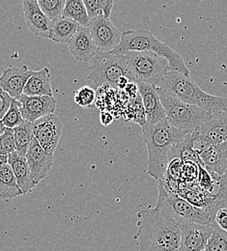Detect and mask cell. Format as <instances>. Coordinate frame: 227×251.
Returning a JSON list of instances; mask_svg holds the SVG:
<instances>
[{"label":"cell","instance_id":"6da1fadb","mask_svg":"<svg viewBox=\"0 0 227 251\" xmlns=\"http://www.w3.org/2000/svg\"><path fill=\"white\" fill-rule=\"evenodd\" d=\"M190 131L170 125L167 120L159 124L146 123L142 134L148 150V173L157 181L162 180L168 164L178 158L179 147Z\"/></svg>","mask_w":227,"mask_h":251},{"label":"cell","instance_id":"7a4b0ae2","mask_svg":"<svg viewBox=\"0 0 227 251\" xmlns=\"http://www.w3.org/2000/svg\"><path fill=\"white\" fill-rule=\"evenodd\" d=\"M137 251H178L181 223L156 208L137 214Z\"/></svg>","mask_w":227,"mask_h":251},{"label":"cell","instance_id":"3957f363","mask_svg":"<svg viewBox=\"0 0 227 251\" xmlns=\"http://www.w3.org/2000/svg\"><path fill=\"white\" fill-rule=\"evenodd\" d=\"M158 88H162L182 101L199 106L209 113L227 111V98L204 92L191 75H185L178 72L169 71L165 75L162 85Z\"/></svg>","mask_w":227,"mask_h":251},{"label":"cell","instance_id":"277c9868","mask_svg":"<svg viewBox=\"0 0 227 251\" xmlns=\"http://www.w3.org/2000/svg\"><path fill=\"white\" fill-rule=\"evenodd\" d=\"M130 51H151L165 58L171 71L190 75L183 58L165 43L158 40L148 30H129L122 33L119 46L112 51L116 54L126 55Z\"/></svg>","mask_w":227,"mask_h":251},{"label":"cell","instance_id":"5b68a950","mask_svg":"<svg viewBox=\"0 0 227 251\" xmlns=\"http://www.w3.org/2000/svg\"><path fill=\"white\" fill-rule=\"evenodd\" d=\"M127 77L134 83L160 87L170 70L168 61L151 51H130L126 55Z\"/></svg>","mask_w":227,"mask_h":251},{"label":"cell","instance_id":"8992f818","mask_svg":"<svg viewBox=\"0 0 227 251\" xmlns=\"http://www.w3.org/2000/svg\"><path fill=\"white\" fill-rule=\"evenodd\" d=\"M159 197L156 209L180 223L214 225V215L207 209L198 208L179 194L169 191L158 181Z\"/></svg>","mask_w":227,"mask_h":251},{"label":"cell","instance_id":"52a82bcc","mask_svg":"<svg viewBox=\"0 0 227 251\" xmlns=\"http://www.w3.org/2000/svg\"><path fill=\"white\" fill-rule=\"evenodd\" d=\"M170 125L187 131H193L210 116L211 113L199 106L182 101L162 88H157Z\"/></svg>","mask_w":227,"mask_h":251},{"label":"cell","instance_id":"ba28073f","mask_svg":"<svg viewBox=\"0 0 227 251\" xmlns=\"http://www.w3.org/2000/svg\"><path fill=\"white\" fill-rule=\"evenodd\" d=\"M90 66L88 79H91L96 87L109 85L118 89V81L127 76V59L125 55L112 51H98Z\"/></svg>","mask_w":227,"mask_h":251},{"label":"cell","instance_id":"9c48e42d","mask_svg":"<svg viewBox=\"0 0 227 251\" xmlns=\"http://www.w3.org/2000/svg\"><path fill=\"white\" fill-rule=\"evenodd\" d=\"M191 138L197 154L207 146L227 141V111L211 113L199 127L191 131Z\"/></svg>","mask_w":227,"mask_h":251},{"label":"cell","instance_id":"30bf717a","mask_svg":"<svg viewBox=\"0 0 227 251\" xmlns=\"http://www.w3.org/2000/svg\"><path fill=\"white\" fill-rule=\"evenodd\" d=\"M33 134L43 149L50 155H54L63 132V125L54 113L44 116L33 122Z\"/></svg>","mask_w":227,"mask_h":251},{"label":"cell","instance_id":"8fae6325","mask_svg":"<svg viewBox=\"0 0 227 251\" xmlns=\"http://www.w3.org/2000/svg\"><path fill=\"white\" fill-rule=\"evenodd\" d=\"M89 31L101 51H113L120 44L122 33L103 15L91 19Z\"/></svg>","mask_w":227,"mask_h":251},{"label":"cell","instance_id":"7c38bea8","mask_svg":"<svg viewBox=\"0 0 227 251\" xmlns=\"http://www.w3.org/2000/svg\"><path fill=\"white\" fill-rule=\"evenodd\" d=\"M214 227L198 223H181V241L178 251H203Z\"/></svg>","mask_w":227,"mask_h":251},{"label":"cell","instance_id":"4fadbf2b","mask_svg":"<svg viewBox=\"0 0 227 251\" xmlns=\"http://www.w3.org/2000/svg\"><path fill=\"white\" fill-rule=\"evenodd\" d=\"M20 108L25 120L35 122L36 120L54 113L56 109V100L50 96H27L23 94L18 100Z\"/></svg>","mask_w":227,"mask_h":251},{"label":"cell","instance_id":"5bb4252c","mask_svg":"<svg viewBox=\"0 0 227 251\" xmlns=\"http://www.w3.org/2000/svg\"><path fill=\"white\" fill-rule=\"evenodd\" d=\"M25 157L31 171L33 183L37 186L50 173L54 163V155L47 153L34 137Z\"/></svg>","mask_w":227,"mask_h":251},{"label":"cell","instance_id":"9a60e30c","mask_svg":"<svg viewBox=\"0 0 227 251\" xmlns=\"http://www.w3.org/2000/svg\"><path fill=\"white\" fill-rule=\"evenodd\" d=\"M34 73V71L28 70L26 66L10 67L4 70L0 75V88L13 99L19 100L24 93V88L27 80Z\"/></svg>","mask_w":227,"mask_h":251},{"label":"cell","instance_id":"2e32d148","mask_svg":"<svg viewBox=\"0 0 227 251\" xmlns=\"http://www.w3.org/2000/svg\"><path fill=\"white\" fill-rule=\"evenodd\" d=\"M136 84L138 88V93L141 97L144 106L147 123L155 125L165 121V110L163 108L161 98L157 91V87L146 83Z\"/></svg>","mask_w":227,"mask_h":251},{"label":"cell","instance_id":"e0dca14e","mask_svg":"<svg viewBox=\"0 0 227 251\" xmlns=\"http://www.w3.org/2000/svg\"><path fill=\"white\" fill-rule=\"evenodd\" d=\"M67 45L75 59L79 62L93 60L99 51L88 27L80 26Z\"/></svg>","mask_w":227,"mask_h":251},{"label":"cell","instance_id":"ac0fdd59","mask_svg":"<svg viewBox=\"0 0 227 251\" xmlns=\"http://www.w3.org/2000/svg\"><path fill=\"white\" fill-rule=\"evenodd\" d=\"M25 20L27 27L34 35L50 39V21L41 10L37 0H23Z\"/></svg>","mask_w":227,"mask_h":251},{"label":"cell","instance_id":"d6986e66","mask_svg":"<svg viewBox=\"0 0 227 251\" xmlns=\"http://www.w3.org/2000/svg\"><path fill=\"white\" fill-rule=\"evenodd\" d=\"M198 155L208 171L219 176H227V141L207 146Z\"/></svg>","mask_w":227,"mask_h":251},{"label":"cell","instance_id":"ffe728a7","mask_svg":"<svg viewBox=\"0 0 227 251\" xmlns=\"http://www.w3.org/2000/svg\"><path fill=\"white\" fill-rule=\"evenodd\" d=\"M8 163L15 174L18 186L23 194L30 192L36 186L33 183L31 171L26 157H22L17 152H14L8 156Z\"/></svg>","mask_w":227,"mask_h":251},{"label":"cell","instance_id":"44dd1931","mask_svg":"<svg viewBox=\"0 0 227 251\" xmlns=\"http://www.w3.org/2000/svg\"><path fill=\"white\" fill-rule=\"evenodd\" d=\"M23 94L27 96H50L53 97L50 73L48 68H44L34 73L32 76L27 80Z\"/></svg>","mask_w":227,"mask_h":251},{"label":"cell","instance_id":"7402d4cb","mask_svg":"<svg viewBox=\"0 0 227 251\" xmlns=\"http://www.w3.org/2000/svg\"><path fill=\"white\" fill-rule=\"evenodd\" d=\"M79 27L80 25L76 22L69 18L61 17L50 23V39L55 43L68 44Z\"/></svg>","mask_w":227,"mask_h":251},{"label":"cell","instance_id":"603a6c76","mask_svg":"<svg viewBox=\"0 0 227 251\" xmlns=\"http://www.w3.org/2000/svg\"><path fill=\"white\" fill-rule=\"evenodd\" d=\"M24 195L9 163L0 169V199H12Z\"/></svg>","mask_w":227,"mask_h":251},{"label":"cell","instance_id":"cb8c5ba5","mask_svg":"<svg viewBox=\"0 0 227 251\" xmlns=\"http://www.w3.org/2000/svg\"><path fill=\"white\" fill-rule=\"evenodd\" d=\"M13 129L15 135L16 152L20 156L25 157L34 138L32 123L25 120L21 125Z\"/></svg>","mask_w":227,"mask_h":251},{"label":"cell","instance_id":"d4e9b609","mask_svg":"<svg viewBox=\"0 0 227 251\" xmlns=\"http://www.w3.org/2000/svg\"><path fill=\"white\" fill-rule=\"evenodd\" d=\"M62 17L76 22L80 26L88 27L90 19L88 17L83 0H66Z\"/></svg>","mask_w":227,"mask_h":251},{"label":"cell","instance_id":"484cf974","mask_svg":"<svg viewBox=\"0 0 227 251\" xmlns=\"http://www.w3.org/2000/svg\"><path fill=\"white\" fill-rule=\"evenodd\" d=\"M41 10L50 22L62 17L65 8L66 0H37Z\"/></svg>","mask_w":227,"mask_h":251},{"label":"cell","instance_id":"4316f807","mask_svg":"<svg viewBox=\"0 0 227 251\" xmlns=\"http://www.w3.org/2000/svg\"><path fill=\"white\" fill-rule=\"evenodd\" d=\"M213 227V233L203 251H227V232L218 226Z\"/></svg>","mask_w":227,"mask_h":251},{"label":"cell","instance_id":"83f0119b","mask_svg":"<svg viewBox=\"0 0 227 251\" xmlns=\"http://www.w3.org/2000/svg\"><path fill=\"white\" fill-rule=\"evenodd\" d=\"M20 101L16 99L12 100L10 108L8 109L7 113L1 120L6 127L9 128H15L16 126L21 125L25 119L22 115L21 108H20Z\"/></svg>","mask_w":227,"mask_h":251},{"label":"cell","instance_id":"f1b7e54d","mask_svg":"<svg viewBox=\"0 0 227 251\" xmlns=\"http://www.w3.org/2000/svg\"><path fill=\"white\" fill-rule=\"evenodd\" d=\"M95 100L96 93L89 86L81 87L75 95V102L84 109H91L94 106Z\"/></svg>","mask_w":227,"mask_h":251},{"label":"cell","instance_id":"f546056e","mask_svg":"<svg viewBox=\"0 0 227 251\" xmlns=\"http://www.w3.org/2000/svg\"><path fill=\"white\" fill-rule=\"evenodd\" d=\"M14 152H16L14 129L6 127L5 131L0 135V155L9 156Z\"/></svg>","mask_w":227,"mask_h":251},{"label":"cell","instance_id":"4dcf8cb0","mask_svg":"<svg viewBox=\"0 0 227 251\" xmlns=\"http://www.w3.org/2000/svg\"><path fill=\"white\" fill-rule=\"evenodd\" d=\"M131 121L139 124L141 126L147 123L144 106L139 93L137 97L131 100Z\"/></svg>","mask_w":227,"mask_h":251},{"label":"cell","instance_id":"1f68e13d","mask_svg":"<svg viewBox=\"0 0 227 251\" xmlns=\"http://www.w3.org/2000/svg\"><path fill=\"white\" fill-rule=\"evenodd\" d=\"M199 173V165L192 161H183L181 169V182L186 184L195 183L197 181Z\"/></svg>","mask_w":227,"mask_h":251},{"label":"cell","instance_id":"d6a6232c","mask_svg":"<svg viewBox=\"0 0 227 251\" xmlns=\"http://www.w3.org/2000/svg\"><path fill=\"white\" fill-rule=\"evenodd\" d=\"M89 19H94L103 15L105 12V4L103 0H83Z\"/></svg>","mask_w":227,"mask_h":251},{"label":"cell","instance_id":"836d02e7","mask_svg":"<svg viewBox=\"0 0 227 251\" xmlns=\"http://www.w3.org/2000/svg\"><path fill=\"white\" fill-rule=\"evenodd\" d=\"M214 225L227 232V207L220 208L216 211L214 214Z\"/></svg>","mask_w":227,"mask_h":251},{"label":"cell","instance_id":"e575fe53","mask_svg":"<svg viewBox=\"0 0 227 251\" xmlns=\"http://www.w3.org/2000/svg\"><path fill=\"white\" fill-rule=\"evenodd\" d=\"M13 98L0 88V121L3 119L8 109L10 108Z\"/></svg>","mask_w":227,"mask_h":251},{"label":"cell","instance_id":"d590c367","mask_svg":"<svg viewBox=\"0 0 227 251\" xmlns=\"http://www.w3.org/2000/svg\"><path fill=\"white\" fill-rule=\"evenodd\" d=\"M100 121H101V125L106 126L110 125L114 121V118L109 112L102 111L100 114Z\"/></svg>","mask_w":227,"mask_h":251},{"label":"cell","instance_id":"8d00e7d4","mask_svg":"<svg viewBox=\"0 0 227 251\" xmlns=\"http://www.w3.org/2000/svg\"><path fill=\"white\" fill-rule=\"evenodd\" d=\"M104 4H105V12H104V17L105 18H109L111 11H112V7H113V2L114 0H103Z\"/></svg>","mask_w":227,"mask_h":251},{"label":"cell","instance_id":"74e56055","mask_svg":"<svg viewBox=\"0 0 227 251\" xmlns=\"http://www.w3.org/2000/svg\"><path fill=\"white\" fill-rule=\"evenodd\" d=\"M129 83H130V79L127 76L121 77L118 81V89H126Z\"/></svg>","mask_w":227,"mask_h":251},{"label":"cell","instance_id":"f35d334b","mask_svg":"<svg viewBox=\"0 0 227 251\" xmlns=\"http://www.w3.org/2000/svg\"><path fill=\"white\" fill-rule=\"evenodd\" d=\"M8 163V156H3V155H0V169L2 168V166L4 164Z\"/></svg>","mask_w":227,"mask_h":251},{"label":"cell","instance_id":"ab89813d","mask_svg":"<svg viewBox=\"0 0 227 251\" xmlns=\"http://www.w3.org/2000/svg\"><path fill=\"white\" fill-rule=\"evenodd\" d=\"M5 129H6V126L3 124L2 121H0V135L5 131Z\"/></svg>","mask_w":227,"mask_h":251}]
</instances>
